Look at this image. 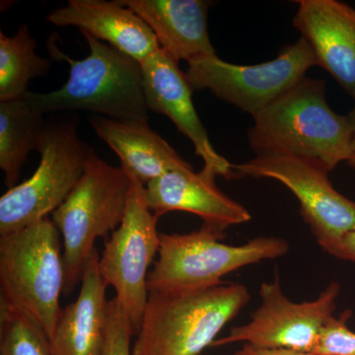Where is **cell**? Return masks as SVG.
<instances>
[{
	"mask_svg": "<svg viewBox=\"0 0 355 355\" xmlns=\"http://www.w3.org/2000/svg\"><path fill=\"white\" fill-rule=\"evenodd\" d=\"M331 254L336 258L355 263V230L345 235Z\"/></svg>",
	"mask_w": 355,
	"mask_h": 355,
	"instance_id": "obj_24",
	"label": "cell"
},
{
	"mask_svg": "<svg viewBox=\"0 0 355 355\" xmlns=\"http://www.w3.org/2000/svg\"><path fill=\"white\" fill-rule=\"evenodd\" d=\"M247 287L222 282L197 291H151L132 355H198L249 303Z\"/></svg>",
	"mask_w": 355,
	"mask_h": 355,
	"instance_id": "obj_2",
	"label": "cell"
},
{
	"mask_svg": "<svg viewBox=\"0 0 355 355\" xmlns=\"http://www.w3.org/2000/svg\"><path fill=\"white\" fill-rule=\"evenodd\" d=\"M292 24L327 70L355 100V9L336 0H298Z\"/></svg>",
	"mask_w": 355,
	"mask_h": 355,
	"instance_id": "obj_13",
	"label": "cell"
},
{
	"mask_svg": "<svg viewBox=\"0 0 355 355\" xmlns=\"http://www.w3.org/2000/svg\"><path fill=\"white\" fill-rule=\"evenodd\" d=\"M234 355H319L312 352H294L289 349H265L245 345Z\"/></svg>",
	"mask_w": 355,
	"mask_h": 355,
	"instance_id": "obj_25",
	"label": "cell"
},
{
	"mask_svg": "<svg viewBox=\"0 0 355 355\" xmlns=\"http://www.w3.org/2000/svg\"><path fill=\"white\" fill-rule=\"evenodd\" d=\"M89 55L83 60L62 55L69 64V77L58 90L29 92L26 101L42 114L86 111L120 121H149L140 62L110 44L81 32Z\"/></svg>",
	"mask_w": 355,
	"mask_h": 355,
	"instance_id": "obj_3",
	"label": "cell"
},
{
	"mask_svg": "<svg viewBox=\"0 0 355 355\" xmlns=\"http://www.w3.org/2000/svg\"><path fill=\"white\" fill-rule=\"evenodd\" d=\"M340 284L331 282L319 297L294 303L284 295L279 277L261 286V304L244 326L235 327L226 338L212 345L245 343L265 349L312 352L324 324L334 317Z\"/></svg>",
	"mask_w": 355,
	"mask_h": 355,
	"instance_id": "obj_11",
	"label": "cell"
},
{
	"mask_svg": "<svg viewBox=\"0 0 355 355\" xmlns=\"http://www.w3.org/2000/svg\"><path fill=\"white\" fill-rule=\"evenodd\" d=\"M89 123L96 135L119 156L121 167L144 186L168 173L193 169L146 121L114 120L92 114Z\"/></svg>",
	"mask_w": 355,
	"mask_h": 355,
	"instance_id": "obj_17",
	"label": "cell"
},
{
	"mask_svg": "<svg viewBox=\"0 0 355 355\" xmlns=\"http://www.w3.org/2000/svg\"><path fill=\"white\" fill-rule=\"evenodd\" d=\"M352 313L340 318L331 317L324 324L312 354L319 355H355V333L347 327Z\"/></svg>",
	"mask_w": 355,
	"mask_h": 355,
	"instance_id": "obj_23",
	"label": "cell"
},
{
	"mask_svg": "<svg viewBox=\"0 0 355 355\" xmlns=\"http://www.w3.org/2000/svg\"><path fill=\"white\" fill-rule=\"evenodd\" d=\"M46 123L25 98L0 101V168L9 188L17 186L21 170L38 151Z\"/></svg>",
	"mask_w": 355,
	"mask_h": 355,
	"instance_id": "obj_19",
	"label": "cell"
},
{
	"mask_svg": "<svg viewBox=\"0 0 355 355\" xmlns=\"http://www.w3.org/2000/svg\"><path fill=\"white\" fill-rule=\"evenodd\" d=\"M99 253L89 260L80 291L60 312L51 343L53 355H101L106 331V291L98 268Z\"/></svg>",
	"mask_w": 355,
	"mask_h": 355,
	"instance_id": "obj_18",
	"label": "cell"
},
{
	"mask_svg": "<svg viewBox=\"0 0 355 355\" xmlns=\"http://www.w3.org/2000/svg\"><path fill=\"white\" fill-rule=\"evenodd\" d=\"M132 324L116 297L108 300L106 331L101 355H132L130 338L135 335Z\"/></svg>",
	"mask_w": 355,
	"mask_h": 355,
	"instance_id": "obj_22",
	"label": "cell"
},
{
	"mask_svg": "<svg viewBox=\"0 0 355 355\" xmlns=\"http://www.w3.org/2000/svg\"><path fill=\"white\" fill-rule=\"evenodd\" d=\"M224 232L203 225L187 234H160L157 261L147 277L151 291H197L218 286L229 273L284 256L289 245L277 237H259L241 246L224 244Z\"/></svg>",
	"mask_w": 355,
	"mask_h": 355,
	"instance_id": "obj_6",
	"label": "cell"
},
{
	"mask_svg": "<svg viewBox=\"0 0 355 355\" xmlns=\"http://www.w3.org/2000/svg\"><path fill=\"white\" fill-rule=\"evenodd\" d=\"M0 355H53L50 338L20 311L0 302Z\"/></svg>",
	"mask_w": 355,
	"mask_h": 355,
	"instance_id": "obj_21",
	"label": "cell"
},
{
	"mask_svg": "<svg viewBox=\"0 0 355 355\" xmlns=\"http://www.w3.org/2000/svg\"><path fill=\"white\" fill-rule=\"evenodd\" d=\"M46 21L58 27L78 28L140 64L161 49L149 26L116 0H69Z\"/></svg>",
	"mask_w": 355,
	"mask_h": 355,
	"instance_id": "obj_15",
	"label": "cell"
},
{
	"mask_svg": "<svg viewBox=\"0 0 355 355\" xmlns=\"http://www.w3.org/2000/svg\"><path fill=\"white\" fill-rule=\"evenodd\" d=\"M36 49L28 25H21L12 37L0 32V101L24 98L30 81L50 72L51 60Z\"/></svg>",
	"mask_w": 355,
	"mask_h": 355,
	"instance_id": "obj_20",
	"label": "cell"
},
{
	"mask_svg": "<svg viewBox=\"0 0 355 355\" xmlns=\"http://www.w3.org/2000/svg\"><path fill=\"white\" fill-rule=\"evenodd\" d=\"M253 118L248 142L256 157L293 156L329 172L349 160V119L331 108L324 80L304 77Z\"/></svg>",
	"mask_w": 355,
	"mask_h": 355,
	"instance_id": "obj_1",
	"label": "cell"
},
{
	"mask_svg": "<svg viewBox=\"0 0 355 355\" xmlns=\"http://www.w3.org/2000/svg\"><path fill=\"white\" fill-rule=\"evenodd\" d=\"M234 176L272 179L297 198L300 214L320 246L331 252L345 235L355 230V202L334 188L328 170L293 156H257L232 164Z\"/></svg>",
	"mask_w": 355,
	"mask_h": 355,
	"instance_id": "obj_10",
	"label": "cell"
},
{
	"mask_svg": "<svg viewBox=\"0 0 355 355\" xmlns=\"http://www.w3.org/2000/svg\"><path fill=\"white\" fill-rule=\"evenodd\" d=\"M130 179L125 217L105 242L98 268L105 284L116 291V299L137 335L148 299V268L159 253L160 234L159 217L147 205L146 186L132 176Z\"/></svg>",
	"mask_w": 355,
	"mask_h": 355,
	"instance_id": "obj_9",
	"label": "cell"
},
{
	"mask_svg": "<svg viewBox=\"0 0 355 355\" xmlns=\"http://www.w3.org/2000/svg\"><path fill=\"white\" fill-rule=\"evenodd\" d=\"M188 64L186 76L193 91L207 89L253 116L300 83L308 70L318 67L312 49L303 38L263 64H229L216 55Z\"/></svg>",
	"mask_w": 355,
	"mask_h": 355,
	"instance_id": "obj_8",
	"label": "cell"
},
{
	"mask_svg": "<svg viewBox=\"0 0 355 355\" xmlns=\"http://www.w3.org/2000/svg\"><path fill=\"white\" fill-rule=\"evenodd\" d=\"M144 94L149 111L164 114L180 132L191 140L195 153L202 159L203 167L218 176H234L232 164L217 153L210 142L207 130L198 118L193 102V88L186 73L162 49L141 64Z\"/></svg>",
	"mask_w": 355,
	"mask_h": 355,
	"instance_id": "obj_12",
	"label": "cell"
},
{
	"mask_svg": "<svg viewBox=\"0 0 355 355\" xmlns=\"http://www.w3.org/2000/svg\"><path fill=\"white\" fill-rule=\"evenodd\" d=\"M150 28L159 46L176 62L216 55L207 31L209 1L205 0H116Z\"/></svg>",
	"mask_w": 355,
	"mask_h": 355,
	"instance_id": "obj_16",
	"label": "cell"
},
{
	"mask_svg": "<svg viewBox=\"0 0 355 355\" xmlns=\"http://www.w3.org/2000/svg\"><path fill=\"white\" fill-rule=\"evenodd\" d=\"M93 151L79 137L74 121L46 123L39 167L0 198V236L43 220L58 209L76 188Z\"/></svg>",
	"mask_w": 355,
	"mask_h": 355,
	"instance_id": "obj_7",
	"label": "cell"
},
{
	"mask_svg": "<svg viewBox=\"0 0 355 355\" xmlns=\"http://www.w3.org/2000/svg\"><path fill=\"white\" fill-rule=\"evenodd\" d=\"M216 176L205 167L200 172L191 169L168 173L146 184L147 205L158 217L167 212H190L202 218L203 225L220 232L251 220L246 207L219 190Z\"/></svg>",
	"mask_w": 355,
	"mask_h": 355,
	"instance_id": "obj_14",
	"label": "cell"
},
{
	"mask_svg": "<svg viewBox=\"0 0 355 355\" xmlns=\"http://www.w3.org/2000/svg\"><path fill=\"white\" fill-rule=\"evenodd\" d=\"M347 116H349L350 125H352V144H350V155L347 163L350 167L354 168L355 170V107L354 110L347 114Z\"/></svg>",
	"mask_w": 355,
	"mask_h": 355,
	"instance_id": "obj_26",
	"label": "cell"
},
{
	"mask_svg": "<svg viewBox=\"0 0 355 355\" xmlns=\"http://www.w3.org/2000/svg\"><path fill=\"white\" fill-rule=\"evenodd\" d=\"M130 188L132 179L123 168L110 165L93 151L76 188L51 214L64 243L65 295L83 280L96 240L121 225Z\"/></svg>",
	"mask_w": 355,
	"mask_h": 355,
	"instance_id": "obj_5",
	"label": "cell"
},
{
	"mask_svg": "<svg viewBox=\"0 0 355 355\" xmlns=\"http://www.w3.org/2000/svg\"><path fill=\"white\" fill-rule=\"evenodd\" d=\"M64 284L60 233L51 219L0 236V302L31 319L50 340Z\"/></svg>",
	"mask_w": 355,
	"mask_h": 355,
	"instance_id": "obj_4",
	"label": "cell"
}]
</instances>
